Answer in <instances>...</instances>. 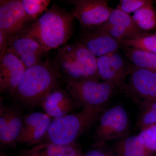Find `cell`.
I'll return each instance as SVG.
<instances>
[{"mask_svg": "<svg viewBox=\"0 0 156 156\" xmlns=\"http://www.w3.org/2000/svg\"><path fill=\"white\" fill-rule=\"evenodd\" d=\"M61 78L53 61L47 58L26 69L13 95L29 107L41 105L48 94L58 88Z\"/></svg>", "mask_w": 156, "mask_h": 156, "instance_id": "cell-1", "label": "cell"}, {"mask_svg": "<svg viewBox=\"0 0 156 156\" xmlns=\"http://www.w3.org/2000/svg\"><path fill=\"white\" fill-rule=\"evenodd\" d=\"M75 17L56 4L33 23L25 33L41 44L47 53L59 48L70 38L73 32Z\"/></svg>", "mask_w": 156, "mask_h": 156, "instance_id": "cell-2", "label": "cell"}, {"mask_svg": "<svg viewBox=\"0 0 156 156\" xmlns=\"http://www.w3.org/2000/svg\"><path fill=\"white\" fill-rule=\"evenodd\" d=\"M53 62L65 81L100 80L97 58L79 41L58 48Z\"/></svg>", "mask_w": 156, "mask_h": 156, "instance_id": "cell-3", "label": "cell"}, {"mask_svg": "<svg viewBox=\"0 0 156 156\" xmlns=\"http://www.w3.org/2000/svg\"><path fill=\"white\" fill-rule=\"evenodd\" d=\"M103 107H88L76 113L53 119L47 131L50 141L61 145H68L95 123Z\"/></svg>", "mask_w": 156, "mask_h": 156, "instance_id": "cell-4", "label": "cell"}, {"mask_svg": "<svg viewBox=\"0 0 156 156\" xmlns=\"http://www.w3.org/2000/svg\"><path fill=\"white\" fill-rule=\"evenodd\" d=\"M65 82L66 90L76 105L83 108L103 107L117 89L112 84L95 80H68Z\"/></svg>", "mask_w": 156, "mask_h": 156, "instance_id": "cell-5", "label": "cell"}, {"mask_svg": "<svg viewBox=\"0 0 156 156\" xmlns=\"http://www.w3.org/2000/svg\"><path fill=\"white\" fill-rule=\"evenodd\" d=\"M141 107L156 101V72L136 67L134 65L129 80L119 89Z\"/></svg>", "mask_w": 156, "mask_h": 156, "instance_id": "cell-6", "label": "cell"}, {"mask_svg": "<svg viewBox=\"0 0 156 156\" xmlns=\"http://www.w3.org/2000/svg\"><path fill=\"white\" fill-rule=\"evenodd\" d=\"M128 114L123 107L117 105L101 115L95 134V144L102 147L107 141L122 138L129 131Z\"/></svg>", "mask_w": 156, "mask_h": 156, "instance_id": "cell-7", "label": "cell"}, {"mask_svg": "<svg viewBox=\"0 0 156 156\" xmlns=\"http://www.w3.org/2000/svg\"><path fill=\"white\" fill-rule=\"evenodd\" d=\"M97 65L99 79L112 84L117 89L126 83L134 66L119 50L98 57Z\"/></svg>", "mask_w": 156, "mask_h": 156, "instance_id": "cell-8", "label": "cell"}, {"mask_svg": "<svg viewBox=\"0 0 156 156\" xmlns=\"http://www.w3.org/2000/svg\"><path fill=\"white\" fill-rule=\"evenodd\" d=\"M73 5L71 14L83 27L100 26L108 20L114 9L106 0L67 1Z\"/></svg>", "mask_w": 156, "mask_h": 156, "instance_id": "cell-9", "label": "cell"}, {"mask_svg": "<svg viewBox=\"0 0 156 156\" xmlns=\"http://www.w3.org/2000/svg\"><path fill=\"white\" fill-rule=\"evenodd\" d=\"M33 23L26 13L21 0L0 1V30L9 39L24 33Z\"/></svg>", "mask_w": 156, "mask_h": 156, "instance_id": "cell-10", "label": "cell"}, {"mask_svg": "<svg viewBox=\"0 0 156 156\" xmlns=\"http://www.w3.org/2000/svg\"><path fill=\"white\" fill-rule=\"evenodd\" d=\"M7 51L19 58L26 69L41 61L47 53L35 39L25 33L9 38Z\"/></svg>", "mask_w": 156, "mask_h": 156, "instance_id": "cell-11", "label": "cell"}, {"mask_svg": "<svg viewBox=\"0 0 156 156\" xmlns=\"http://www.w3.org/2000/svg\"><path fill=\"white\" fill-rule=\"evenodd\" d=\"M79 41L96 58L119 51L121 47L117 40L100 27H83Z\"/></svg>", "mask_w": 156, "mask_h": 156, "instance_id": "cell-12", "label": "cell"}, {"mask_svg": "<svg viewBox=\"0 0 156 156\" xmlns=\"http://www.w3.org/2000/svg\"><path fill=\"white\" fill-rule=\"evenodd\" d=\"M51 118L45 113L40 112L23 116L16 142L28 145L36 144L47 134L52 121Z\"/></svg>", "mask_w": 156, "mask_h": 156, "instance_id": "cell-13", "label": "cell"}, {"mask_svg": "<svg viewBox=\"0 0 156 156\" xmlns=\"http://www.w3.org/2000/svg\"><path fill=\"white\" fill-rule=\"evenodd\" d=\"M26 69L19 58L7 52L0 57V91L13 95Z\"/></svg>", "mask_w": 156, "mask_h": 156, "instance_id": "cell-14", "label": "cell"}, {"mask_svg": "<svg viewBox=\"0 0 156 156\" xmlns=\"http://www.w3.org/2000/svg\"><path fill=\"white\" fill-rule=\"evenodd\" d=\"M99 27L117 41L144 32L136 26L132 16L116 9H114L108 20Z\"/></svg>", "mask_w": 156, "mask_h": 156, "instance_id": "cell-15", "label": "cell"}, {"mask_svg": "<svg viewBox=\"0 0 156 156\" xmlns=\"http://www.w3.org/2000/svg\"><path fill=\"white\" fill-rule=\"evenodd\" d=\"M23 117L19 111L6 106L1 102L0 106V143L2 145H10L16 142L19 136Z\"/></svg>", "mask_w": 156, "mask_h": 156, "instance_id": "cell-16", "label": "cell"}, {"mask_svg": "<svg viewBox=\"0 0 156 156\" xmlns=\"http://www.w3.org/2000/svg\"><path fill=\"white\" fill-rule=\"evenodd\" d=\"M75 105L69 92L59 88L50 92L41 104L45 113L53 119L70 114Z\"/></svg>", "mask_w": 156, "mask_h": 156, "instance_id": "cell-17", "label": "cell"}, {"mask_svg": "<svg viewBox=\"0 0 156 156\" xmlns=\"http://www.w3.org/2000/svg\"><path fill=\"white\" fill-rule=\"evenodd\" d=\"M80 154L75 143L61 145L47 142L29 149L23 150L20 156H75Z\"/></svg>", "mask_w": 156, "mask_h": 156, "instance_id": "cell-18", "label": "cell"}, {"mask_svg": "<svg viewBox=\"0 0 156 156\" xmlns=\"http://www.w3.org/2000/svg\"><path fill=\"white\" fill-rule=\"evenodd\" d=\"M123 54L136 67L156 72V53L121 45Z\"/></svg>", "mask_w": 156, "mask_h": 156, "instance_id": "cell-19", "label": "cell"}, {"mask_svg": "<svg viewBox=\"0 0 156 156\" xmlns=\"http://www.w3.org/2000/svg\"><path fill=\"white\" fill-rule=\"evenodd\" d=\"M117 156H151V152L144 145L138 135L124 137L115 145Z\"/></svg>", "mask_w": 156, "mask_h": 156, "instance_id": "cell-20", "label": "cell"}, {"mask_svg": "<svg viewBox=\"0 0 156 156\" xmlns=\"http://www.w3.org/2000/svg\"><path fill=\"white\" fill-rule=\"evenodd\" d=\"M132 17L136 26L144 32L156 28V10L153 1L136 11Z\"/></svg>", "mask_w": 156, "mask_h": 156, "instance_id": "cell-21", "label": "cell"}, {"mask_svg": "<svg viewBox=\"0 0 156 156\" xmlns=\"http://www.w3.org/2000/svg\"><path fill=\"white\" fill-rule=\"evenodd\" d=\"M118 41L121 45L156 53V34L143 32L131 38Z\"/></svg>", "mask_w": 156, "mask_h": 156, "instance_id": "cell-22", "label": "cell"}, {"mask_svg": "<svg viewBox=\"0 0 156 156\" xmlns=\"http://www.w3.org/2000/svg\"><path fill=\"white\" fill-rule=\"evenodd\" d=\"M156 124V101L145 104L141 107L136 125L140 131Z\"/></svg>", "mask_w": 156, "mask_h": 156, "instance_id": "cell-23", "label": "cell"}, {"mask_svg": "<svg viewBox=\"0 0 156 156\" xmlns=\"http://www.w3.org/2000/svg\"><path fill=\"white\" fill-rule=\"evenodd\" d=\"M26 13L33 22L38 19L41 14L48 10L50 0H21Z\"/></svg>", "mask_w": 156, "mask_h": 156, "instance_id": "cell-24", "label": "cell"}, {"mask_svg": "<svg viewBox=\"0 0 156 156\" xmlns=\"http://www.w3.org/2000/svg\"><path fill=\"white\" fill-rule=\"evenodd\" d=\"M143 144L151 152H156V124L146 128L138 134Z\"/></svg>", "mask_w": 156, "mask_h": 156, "instance_id": "cell-25", "label": "cell"}, {"mask_svg": "<svg viewBox=\"0 0 156 156\" xmlns=\"http://www.w3.org/2000/svg\"><path fill=\"white\" fill-rule=\"evenodd\" d=\"M151 2L150 0H121L117 6L116 9L130 15L131 13H135Z\"/></svg>", "mask_w": 156, "mask_h": 156, "instance_id": "cell-26", "label": "cell"}, {"mask_svg": "<svg viewBox=\"0 0 156 156\" xmlns=\"http://www.w3.org/2000/svg\"><path fill=\"white\" fill-rule=\"evenodd\" d=\"M9 45V38L3 31L0 30V57L7 52Z\"/></svg>", "mask_w": 156, "mask_h": 156, "instance_id": "cell-27", "label": "cell"}, {"mask_svg": "<svg viewBox=\"0 0 156 156\" xmlns=\"http://www.w3.org/2000/svg\"><path fill=\"white\" fill-rule=\"evenodd\" d=\"M85 156H109L105 153L98 149H93L89 151Z\"/></svg>", "mask_w": 156, "mask_h": 156, "instance_id": "cell-28", "label": "cell"}, {"mask_svg": "<svg viewBox=\"0 0 156 156\" xmlns=\"http://www.w3.org/2000/svg\"><path fill=\"white\" fill-rule=\"evenodd\" d=\"M1 156H7V155H6L5 154L2 153L1 154Z\"/></svg>", "mask_w": 156, "mask_h": 156, "instance_id": "cell-29", "label": "cell"}, {"mask_svg": "<svg viewBox=\"0 0 156 156\" xmlns=\"http://www.w3.org/2000/svg\"><path fill=\"white\" fill-rule=\"evenodd\" d=\"M75 156H81V155H80V154H79L76 155Z\"/></svg>", "mask_w": 156, "mask_h": 156, "instance_id": "cell-30", "label": "cell"}]
</instances>
